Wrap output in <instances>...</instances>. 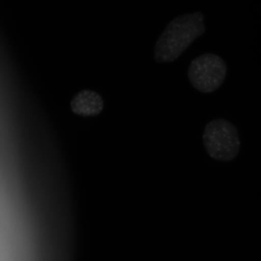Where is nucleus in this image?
Returning a JSON list of instances; mask_svg holds the SVG:
<instances>
[{
  "instance_id": "nucleus-1",
  "label": "nucleus",
  "mask_w": 261,
  "mask_h": 261,
  "mask_svg": "<svg viewBox=\"0 0 261 261\" xmlns=\"http://www.w3.org/2000/svg\"><path fill=\"white\" fill-rule=\"evenodd\" d=\"M205 31L204 15L200 12L175 18L156 43L154 60L159 63L175 61Z\"/></svg>"
},
{
  "instance_id": "nucleus-2",
  "label": "nucleus",
  "mask_w": 261,
  "mask_h": 261,
  "mask_svg": "<svg viewBox=\"0 0 261 261\" xmlns=\"http://www.w3.org/2000/svg\"><path fill=\"white\" fill-rule=\"evenodd\" d=\"M202 142L211 158L220 161H231L240 152V136L236 126L225 119H216L206 125Z\"/></svg>"
},
{
  "instance_id": "nucleus-3",
  "label": "nucleus",
  "mask_w": 261,
  "mask_h": 261,
  "mask_svg": "<svg viewBox=\"0 0 261 261\" xmlns=\"http://www.w3.org/2000/svg\"><path fill=\"white\" fill-rule=\"evenodd\" d=\"M227 66L221 57L205 53L190 63L187 76L194 88L202 93H211L226 80Z\"/></svg>"
},
{
  "instance_id": "nucleus-4",
  "label": "nucleus",
  "mask_w": 261,
  "mask_h": 261,
  "mask_svg": "<svg viewBox=\"0 0 261 261\" xmlns=\"http://www.w3.org/2000/svg\"><path fill=\"white\" fill-rule=\"evenodd\" d=\"M70 108L80 116H97L104 108V101L97 92L85 89L75 94L70 102Z\"/></svg>"
}]
</instances>
